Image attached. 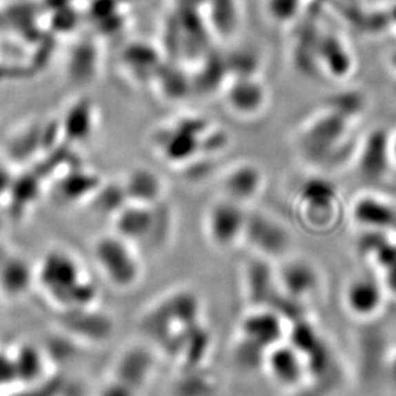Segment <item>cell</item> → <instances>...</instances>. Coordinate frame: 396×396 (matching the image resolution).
Listing matches in <instances>:
<instances>
[{
    "mask_svg": "<svg viewBox=\"0 0 396 396\" xmlns=\"http://www.w3.org/2000/svg\"><path fill=\"white\" fill-rule=\"evenodd\" d=\"M38 279L43 291L62 311L85 309L95 299V287L88 282L79 263L65 251H53L43 260Z\"/></svg>",
    "mask_w": 396,
    "mask_h": 396,
    "instance_id": "1",
    "label": "cell"
},
{
    "mask_svg": "<svg viewBox=\"0 0 396 396\" xmlns=\"http://www.w3.org/2000/svg\"><path fill=\"white\" fill-rule=\"evenodd\" d=\"M95 257L104 278L120 290H128L141 277V261L130 241L119 235L101 237L95 246Z\"/></svg>",
    "mask_w": 396,
    "mask_h": 396,
    "instance_id": "2",
    "label": "cell"
},
{
    "mask_svg": "<svg viewBox=\"0 0 396 396\" xmlns=\"http://www.w3.org/2000/svg\"><path fill=\"white\" fill-rule=\"evenodd\" d=\"M247 215L242 204L226 197L219 201L208 211V237L220 247L235 245L244 237Z\"/></svg>",
    "mask_w": 396,
    "mask_h": 396,
    "instance_id": "3",
    "label": "cell"
},
{
    "mask_svg": "<svg viewBox=\"0 0 396 396\" xmlns=\"http://www.w3.org/2000/svg\"><path fill=\"white\" fill-rule=\"evenodd\" d=\"M244 237L257 251L268 256L282 254L288 245L286 229L272 217L261 214L247 215Z\"/></svg>",
    "mask_w": 396,
    "mask_h": 396,
    "instance_id": "4",
    "label": "cell"
},
{
    "mask_svg": "<svg viewBox=\"0 0 396 396\" xmlns=\"http://www.w3.org/2000/svg\"><path fill=\"white\" fill-rule=\"evenodd\" d=\"M263 186V172L254 164H241L229 170L223 179L226 198L244 204L260 192Z\"/></svg>",
    "mask_w": 396,
    "mask_h": 396,
    "instance_id": "5",
    "label": "cell"
},
{
    "mask_svg": "<svg viewBox=\"0 0 396 396\" xmlns=\"http://www.w3.org/2000/svg\"><path fill=\"white\" fill-rule=\"evenodd\" d=\"M153 206L138 205L123 206L116 217L117 235L126 238L128 241L143 239L150 235L156 224V217L153 214Z\"/></svg>",
    "mask_w": 396,
    "mask_h": 396,
    "instance_id": "6",
    "label": "cell"
},
{
    "mask_svg": "<svg viewBox=\"0 0 396 396\" xmlns=\"http://www.w3.org/2000/svg\"><path fill=\"white\" fill-rule=\"evenodd\" d=\"M126 197L134 204L153 206L162 192V183L159 175L151 170L137 169L128 177L123 184Z\"/></svg>",
    "mask_w": 396,
    "mask_h": 396,
    "instance_id": "7",
    "label": "cell"
},
{
    "mask_svg": "<svg viewBox=\"0 0 396 396\" xmlns=\"http://www.w3.org/2000/svg\"><path fill=\"white\" fill-rule=\"evenodd\" d=\"M228 101L238 112H256L264 103V88L253 79H241L232 85Z\"/></svg>",
    "mask_w": 396,
    "mask_h": 396,
    "instance_id": "8",
    "label": "cell"
},
{
    "mask_svg": "<svg viewBox=\"0 0 396 396\" xmlns=\"http://www.w3.org/2000/svg\"><path fill=\"white\" fill-rule=\"evenodd\" d=\"M13 357L16 378L22 381V384L30 385L39 382L43 378L46 370L44 354L40 350L32 346H22Z\"/></svg>",
    "mask_w": 396,
    "mask_h": 396,
    "instance_id": "9",
    "label": "cell"
},
{
    "mask_svg": "<svg viewBox=\"0 0 396 396\" xmlns=\"http://www.w3.org/2000/svg\"><path fill=\"white\" fill-rule=\"evenodd\" d=\"M208 16L212 28L221 35H232L239 23L238 0H208Z\"/></svg>",
    "mask_w": 396,
    "mask_h": 396,
    "instance_id": "10",
    "label": "cell"
},
{
    "mask_svg": "<svg viewBox=\"0 0 396 396\" xmlns=\"http://www.w3.org/2000/svg\"><path fill=\"white\" fill-rule=\"evenodd\" d=\"M31 273L25 261L12 257L0 266V290L8 296H21L28 291Z\"/></svg>",
    "mask_w": 396,
    "mask_h": 396,
    "instance_id": "11",
    "label": "cell"
},
{
    "mask_svg": "<svg viewBox=\"0 0 396 396\" xmlns=\"http://www.w3.org/2000/svg\"><path fill=\"white\" fill-rule=\"evenodd\" d=\"M266 364L269 367V373H272L279 384L291 385L300 375L299 362H296L293 350L288 348L274 345L268 353Z\"/></svg>",
    "mask_w": 396,
    "mask_h": 396,
    "instance_id": "12",
    "label": "cell"
},
{
    "mask_svg": "<svg viewBox=\"0 0 396 396\" xmlns=\"http://www.w3.org/2000/svg\"><path fill=\"white\" fill-rule=\"evenodd\" d=\"M349 302L350 306L358 313L372 311L378 302L377 288L369 283H357L350 288Z\"/></svg>",
    "mask_w": 396,
    "mask_h": 396,
    "instance_id": "13",
    "label": "cell"
},
{
    "mask_svg": "<svg viewBox=\"0 0 396 396\" xmlns=\"http://www.w3.org/2000/svg\"><path fill=\"white\" fill-rule=\"evenodd\" d=\"M313 278L311 272L306 265L301 263H290L284 266L282 273V279L284 286L293 293H301L306 287L308 283H310Z\"/></svg>",
    "mask_w": 396,
    "mask_h": 396,
    "instance_id": "14",
    "label": "cell"
},
{
    "mask_svg": "<svg viewBox=\"0 0 396 396\" xmlns=\"http://www.w3.org/2000/svg\"><path fill=\"white\" fill-rule=\"evenodd\" d=\"M299 0H265L266 13L277 22H286L296 14Z\"/></svg>",
    "mask_w": 396,
    "mask_h": 396,
    "instance_id": "15",
    "label": "cell"
},
{
    "mask_svg": "<svg viewBox=\"0 0 396 396\" xmlns=\"http://www.w3.org/2000/svg\"><path fill=\"white\" fill-rule=\"evenodd\" d=\"M125 385H126V382H125ZM125 385L121 386V385H119V382L115 381L112 385L104 386L99 396H132V391L129 388H126Z\"/></svg>",
    "mask_w": 396,
    "mask_h": 396,
    "instance_id": "16",
    "label": "cell"
}]
</instances>
